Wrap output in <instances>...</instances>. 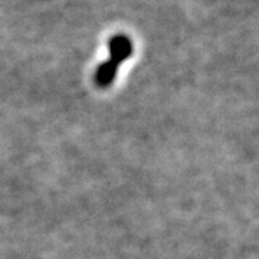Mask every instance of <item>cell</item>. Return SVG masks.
<instances>
[{
	"instance_id": "6da1fadb",
	"label": "cell",
	"mask_w": 259,
	"mask_h": 259,
	"mask_svg": "<svg viewBox=\"0 0 259 259\" xmlns=\"http://www.w3.org/2000/svg\"><path fill=\"white\" fill-rule=\"evenodd\" d=\"M108 51H110V61L117 66H120L124 61H127L133 55L134 47L128 36L115 35L108 40Z\"/></svg>"
},
{
	"instance_id": "7a4b0ae2",
	"label": "cell",
	"mask_w": 259,
	"mask_h": 259,
	"mask_svg": "<svg viewBox=\"0 0 259 259\" xmlns=\"http://www.w3.org/2000/svg\"><path fill=\"white\" fill-rule=\"evenodd\" d=\"M117 71H118V66L114 64V62H111L110 59H108V61H104V62L97 68V71H95V76H94L95 83H97L100 88H107V87H110V85L114 82L115 76H117Z\"/></svg>"
}]
</instances>
